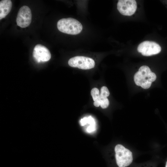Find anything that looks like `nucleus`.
<instances>
[{"label": "nucleus", "instance_id": "nucleus-1", "mask_svg": "<svg viewBox=\"0 0 167 167\" xmlns=\"http://www.w3.org/2000/svg\"><path fill=\"white\" fill-rule=\"evenodd\" d=\"M57 27L60 32L71 35L79 33L83 28L82 25L79 22L71 18L60 19L57 22Z\"/></svg>", "mask_w": 167, "mask_h": 167}, {"label": "nucleus", "instance_id": "nucleus-4", "mask_svg": "<svg viewBox=\"0 0 167 167\" xmlns=\"http://www.w3.org/2000/svg\"><path fill=\"white\" fill-rule=\"evenodd\" d=\"M137 50L144 56H150L159 53L161 50L160 46L155 42L145 41L140 43Z\"/></svg>", "mask_w": 167, "mask_h": 167}, {"label": "nucleus", "instance_id": "nucleus-14", "mask_svg": "<svg viewBox=\"0 0 167 167\" xmlns=\"http://www.w3.org/2000/svg\"><path fill=\"white\" fill-rule=\"evenodd\" d=\"M152 83L151 82L147 81L143 83L140 86L144 89H147L150 87Z\"/></svg>", "mask_w": 167, "mask_h": 167}, {"label": "nucleus", "instance_id": "nucleus-10", "mask_svg": "<svg viewBox=\"0 0 167 167\" xmlns=\"http://www.w3.org/2000/svg\"><path fill=\"white\" fill-rule=\"evenodd\" d=\"M109 94V92L107 88L105 86L102 87L101 88L100 95L101 100L107 98Z\"/></svg>", "mask_w": 167, "mask_h": 167}, {"label": "nucleus", "instance_id": "nucleus-5", "mask_svg": "<svg viewBox=\"0 0 167 167\" xmlns=\"http://www.w3.org/2000/svg\"><path fill=\"white\" fill-rule=\"evenodd\" d=\"M32 15L30 8L28 6H24L19 10L16 22L18 26L22 28L28 26L31 23Z\"/></svg>", "mask_w": 167, "mask_h": 167}, {"label": "nucleus", "instance_id": "nucleus-9", "mask_svg": "<svg viewBox=\"0 0 167 167\" xmlns=\"http://www.w3.org/2000/svg\"><path fill=\"white\" fill-rule=\"evenodd\" d=\"M138 71L142 76L144 82L148 81V75L152 72L148 66H142L139 68Z\"/></svg>", "mask_w": 167, "mask_h": 167}, {"label": "nucleus", "instance_id": "nucleus-15", "mask_svg": "<svg viewBox=\"0 0 167 167\" xmlns=\"http://www.w3.org/2000/svg\"><path fill=\"white\" fill-rule=\"evenodd\" d=\"M99 100H96L94 101L93 103L94 105L96 107H98L100 105L101 102Z\"/></svg>", "mask_w": 167, "mask_h": 167}, {"label": "nucleus", "instance_id": "nucleus-3", "mask_svg": "<svg viewBox=\"0 0 167 167\" xmlns=\"http://www.w3.org/2000/svg\"><path fill=\"white\" fill-rule=\"evenodd\" d=\"M68 63L72 67L83 70L92 69L94 67L95 65V62L92 59L82 56H77L71 58Z\"/></svg>", "mask_w": 167, "mask_h": 167}, {"label": "nucleus", "instance_id": "nucleus-11", "mask_svg": "<svg viewBox=\"0 0 167 167\" xmlns=\"http://www.w3.org/2000/svg\"><path fill=\"white\" fill-rule=\"evenodd\" d=\"M91 94L94 101L100 98L99 91L96 88H92L91 91Z\"/></svg>", "mask_w": 167, "mask_h": 167}, {"label": "nucleus", "instance_id": "nucleus-16", "mask_svg": "<svg viewBox=\"0 0 167 167\" xmlns=\"http://www.w3.org/2000/svg\"><path fill=\"white\" fill-rule=\"evenodd\" d=\"M165 167H167V161L166 162Z\"/></svg>", "mask_w": 167, "mask_h": 167}, {"label": "nucleus", "instance_id": "nucleus-7", "mask_svg": "<svg viewBox=\"0 0 167 167\" xmlns=\"http://www.w3.org/2000/svg\"><path fill=\"white\" fill-rule=\"evenodd\" d=\"M32 54L34 59L38 63L48 61L51 58V54L48 49L40 44L35 45Z\"/></svg>", "mask_w": 167, "mask_h": 167}, {"label": "nucleus", "instance_id": "nucleus-2", "mask_svg": "<svg viewBox=\"0 0 167 167\" xmlns=\"http://www.w3.org/2000/svg\"><path fill=\"white\" fill-rule=\"evenodd\" d=\"M114 151L116 163L119 167H126L132 163V153L129 150L118 144L115 146Z\"/></svg>", "mask_w": 167, "mask_h": 167}, {"label": "nucleus", "instance_id": "nucleus-6", "mask_svg": "<svg viewBox=\"0 0 167 167\" xmlns=\"http://www.w3.org/2000/svg\"><path fill=\"white\" fill-rule=\"evenodd\" d=\"M137 7L136 2L135 0H119L117 5L119 12L126 16L133 15L135 12Z\"/></svg>", "mask_w": 167, "mask_h": 167}, {"label": "nucleus", "instance_id": "nucleus-8", "mask_svg": "<svg viewBox=\"0 0 167 167\" xmlns=\"http://www.w3.org/2000/svg\"><path fill=\"white\" fill-rule=\"evenodd\" d=\"M10 0H2L0 1V19H2L10 12L12 7Z\"/></svg>", "mask_w": 167, "mask_h": 167}, {"label": "nucleus", "instance_id": "nucleus-12", "mask_svg": "<svg viewBox=\"0 0 167 167\" xmlns=\"http://www.w3.org/2000/svg\"><path fill=\"white\" fill-rule=\"evenodd\" d=\"M100 102V106L102 109L106 108L109 104V101L107 98L101 100Z\"/></svg>", "mask_w": 167, "mask_h": 167}, {"label": "nucleus", "instance_id": "nucleus-13", "mask_svg": "<svg viewBox=\"0 0 167 167\" xmlns=\"http://www.w3.org/2000/svg\"><path fill=\"white\" fill-rule=\"evenodd\" d=\"M156 78V75L153 72L150 73L148 75V80L149 81L152 82L155 81Z\"/></svg>", "mask_w": 167, "mask_h": 167}]
</instances>
